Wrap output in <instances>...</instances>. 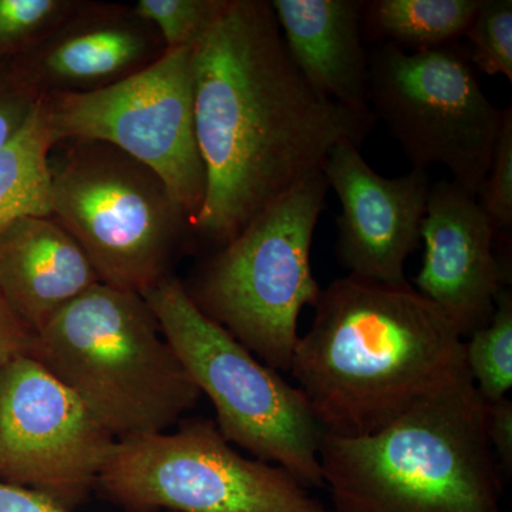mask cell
I'll list each match as a JSON object with an SVG mask.
<instances>
[{
    "mask_svg": "<svg viewBox=\"0 0 512 512\" xmlns=\"http://www.w3.org/2000/svg\"><path fill=\"white\" fill-rule=\"evenodd\" d=\"M191 70L195 136L207 175L192 237L214 251L322 173L339 143L360 147L375 124L313 89L266 0H231L192 47Z\"/></svg>",
    "mask_w": 512,
    "mask_h": 512,
    "instance_id": "obj_1",
    "label": "cell"
},
{
    "mask_svg": "<svg viewBox=\"0 0 512 512\" xmlns=\"http://www.w3.org/2000/svg\"><path fill=\"white\" fill-rule=\"evenodd\" d=\"M313 308L289 372L325 433H375L466 369L456 326L412 285L348 275Z\"/></svg>",
    "mask_w": 512,
    "mask_h": 512,
    "instance_id": "obj_2",
    "label": "cell"
},
{
    "mask_svg": "<svg viewBox=\"0 0 512 512\" xmlns=\"http://www.w3.org/2000/svg\"><path fill=\"white\" fill-rule=\"evenodd\" d=\"M467 367L366 436L323 434L332 512H503V476Z\"/></svg>",
    "mask_w": 512,
    "mask_h": 512,
    "instance_id": "obj_3",
    "label": "cell"
},
{
    "mask_svg": "<svg viewBox=\"0 0 512 512\" xmlns=\"http://www.w3.org/2000/svg\"><path fill=\"white\" fill-rule=\"evenodd\" d=\"M30 356L116 440L164 433L202 396L146 299L101 282L37 333Z\"/></svg>",
    "mask_w": 512,
    "mask_h": 512,
    "instance_id": "obj_4",
    "label": "cell"
},
{
    "mask_svg": "<svg viewBox=\"0 0 512 512\" xmlns=\"http://www.w3.org/2000/svg\"><path fill=\"white\" fill-rule=\"evenodd\" d=\"M328 190L322 173L296 185L184 284L201 312L275 370L289 372L299 315L322 292L311 248Z\"/></svg>",
    "mask_w": 512,
    "mask_h": 512,
    "instance_id": "obj_5",
    "label": "cell"
},
{
    "mask_svg": "<svg viewBox=\"0 0 512 512\" xmlns=\"http://www.w3.org/2000/svg\"><path fill=\"white\" fill-rule=\"evenodd\" d=\"M50 158L52 217L80 245L101 284L143 296L192 241L191 218L147 165L101 141L59 144ZM57 147V146H56Z\"/></svg>",
    "mask_w": 512,
    "mask_h": 512,
    "instance_id": "obj_6",
    "label": "cell"
},
{
    "mask_svg": "<svg viewBox=\"0 0 512 512\" xmlns=\"http://www.w3.org/2000/svg\"><path fill=\"white\" fill-rule=\"evenodd\" d=\"M165 339L217 413L218 430L305 487H323V434L305 394L200 311L180 279L167 276L144 293Z\"/></svg>",
    "mask_w": 512,
    "mask_h": 512,
    "instance_id": "obj_7",
    "label": "cell"
},
{
    "mask_svg": "<svg viewBox=\"0 0 512 512\" xmlns=\"http://www.w3.org/2000/svg\"><path fill=\"white\" fill-rule=\"evenodd\" d=\"M97 488L126 512H332L284 468L239 454L207 419L117 440Z\"/></svg>",
    "mask_w": 512,
    "mask_h": 512,
    "instance_id": "obj_8",
    "label": "cell"
},
{
    "mask_svg": "<svg viewBox=\"0 0 512 512\" xmlns=\"http://www.w3.org/2000/svg\"><path fill=\"white\" fill-rule=\"evenodd\" d=\"M367 99L413 168L443 165L451 183L476 197L504 110L484 93L463 47L412 53L382 43L369 53Z\"/></svg>",
    "mask_w": 512,
    "mask_h": 512,
    "instance_id": "obj_9",
    "label": "cell"
},
{
    "mask_svg": "<svg viewBox=\"0 0 512 512\" xmlns=\"http://www.w3.org/2000/svg\"><path fill=\"white\" fill-rule=\"evenodd\" d=\"M191 50L158 62L109 89L43 97L53 144L101 141L147 165L194 222L207 175L194 123Z\"/></svg>",
    "mask_w": 512,
    "mask_h": 512,
    "instance_id": "obj_10",
    "label": "cell"
},
{
    "mask_svg": "<svg viewBox=\"0 0 512 512\" xmlns=\"http://www.w3.org/2000/svg\"><path fill=\"white\" fill-rule=\"evenodd\" d=\"M117 440L42 363L0 370V481L74 511L87 503Z\"/></svg>",
    "mask_w": 512,
    "mask_h": 512,
    "instance_id": "obj_11",
    "label": "cell"
},
{
    "mask_svg": "<svg viewBox=\"0 0 512 512\" xmlns=\"http://www.w3.org/2000/svg\"><path fill=\"white\" fill-rule=\"evenodd\" d=\"M322 174L342 205L336 251L349 275L387 286L410 285L404 265L421 241L431 188L427 171L412 168L400 177H383L366 163L357 144L342 141Z\"/></svg>",
    "mask_w": 512,
    "mask_h": 512,
    "instance_id": "obj_12",
    "label": "cell"
},
{
    "mask_svg": "<svg viewBox=\"0 0 512 512\" xmlns=\"http://www.w3.org/2000/svg\"><path fill=\"white\" fill-rule=\"evenodd\" d=\"M423 266L416 291L456 326L461 338L490 323L511 286V268L495 251L497 235L476 200L450 180L431 184L421 222Z\"/></svg>",
    "mask_w": 512,
    "mask_h": 512,
    "instance_id": "obj_13",
    "label": "cell"
},
{
    "mask_svg": "<svg viewBox=\"0 0 512 512\" xmlns=\"http://www.w3.org/2000/svg\"><path fill=\"white\" fill-rule=\"evenodd\" d=\"M164 55L157 30L133 5L82 0L43 42L10 62L43 99L109 89Z\"/></svg>",
    "mask_w": 512,
    "mask_h": 512,
    "instance_id": "obj_14",
    "label": "cell"
},
{
    "mask_svg": "<svg viewBox=\"0 0 512 512\" xmlns=\"http://www.w3.org/2000/svg\"><path fill=\"white\" fill-rule=\"evenodd\" d=\"M289 56L316 92L365 119L369 53L363 0H272Z\"/></svg>",
    "mask_w": 512,
    "mask_h": 512,
    "instance_id": "obj_15",
    "label": "cell"
},
{
    "mask_svg": "<svg viewBox=\"0 0 512 512\" xmlns=\"http://www.w3.org/2000/svg\"><path fill=\"white\" fill-rule=\"evenodd\" d=\"M100 279L83 249L53 217H26L0 235V292L33 333Z\"/></svg>",
    "mask_w": 512,
    "mask_h": 512,
    "instance_id": "obj_16",
    "label": "cell"
},
{
    "mask_svg": "<svg viewBox=\"0 0 512 512\" xmlns=\"http://www.w3.org/2000/svg\"><path fill=\"white\" fill-rule=\"evenodd\" d=\"M481 0H367L363 37L407 52L456 45L466 35Z\"/></svg>",
    "mask_w": 512,
    "mask_h": 512,
    "instance_id": "obj_17",
    "label": "cell"
},
{
    "mask_svg": "<svg viewBox=\"0 0 512 512\" xmlns=\"http://www.w3.org/2000/svg\"><path fill=\"white\" fill-rule=\"evenodd\" d=\"M55 144L40 99L22 130L0 148V235L26 217H52Z\"/></svg>",
    "mask_w": 512,
    "mask_h": 512,
    "instance_id": "obj_18",
    "label": "cell"
},
{
    "mask_svg": "<svg viewBox=\"0 0 512 512\" xmlns=\"http://www.w3.org/2000/svg\"><path fill=\"white\" fill-rule=\"evenodd\" d=\"M464 363L485 403L507 397L512 387V292L507 286L495 301L490 323L464 343Z\"/></svg>",
    "mask_w": 512,
    "mask_h": 512,
    "instance_id": "obj_19",
    "label": "cell"
},
{
    "mask_svg": "<svg viewBox=\"0 0 512 512\" xmlns=\"http://www.w3.org/2000/svg\"><path fill=\"white\" fill-rule=\"evenodd\" d=\"M231 0H137L134 12L157 30L165 53L190 50L221 19Z\"/></svg>",
    "mask_w": 512,
    "mask_h": 512,
    "instance_id": "obj_20",
    "label": "cell"
},
{
    "mask_svg": "<svg viewBox=\"0 0 512 512\" xmlns=\"http://www.w3.org/2000/svg\"><path fill=\"white\" fill-rule=\"evenodd\" d=\"M82 0H0V60L39 45Z\"/></svg>",
    "mask_w": 512,
    "mask_h": 512,
    "instance_id": "obj_21",
    "label": "cell"
},
{
    "mask_svg": "<svg viewBox=\"0 0 512 512\" xmlns=\"http://www.w3.org/2000/svg\"><path fill=\"white\" fill-rule=\"evenodd\" d=\"M463 47L468 62L488 76H504L512 82V2L481 0Z\"/></svg>",
    "mask_w": 512,
    "mask_h": 512,
    "instance_id": "obj_22",
    "label": "cell"
},
{
    "mask_svg": "<svg viewBox=\"0 0 512 512\" xmlns=\"http://www.w3.org/2000/svg\"><path fill=\"white\" fill-rule=\"evenodd\" d=\"M497 239L511 242L512 232V109H504L493 156L476 195Z\"/></svg>",
    "mask_w": 512,
    "mask_h": 512,
    "instance_id": "obj_23",
    "label": "cell"
},
{
    "mask_svg": "<svg viewBox=\"0 0 512 512\" xmlns=\"http://www.w3.org/2000/svg\"><path fill=\"white\" fill-rule=\"evenodd\" d=\"M39 97L20 79L10 60H0V148L22 130Z\"/></svg>",
    "mask_w": 512,
    "mask_h": 512,
    "instance_id": "obj_24",
    "label": "cell"
},
{
    "mask_svg": "<svg viewBox=\"0 0 512 512\" xmlns=\"http://www.w3.org/2000/svg\"><path fill=\"white\" fill-rule=\"evenodd\" d=\"M485 423L495 460L501 473L510 476L512 470V402L508 397L495 403H485Z\"/></svg>",
    "mask_w": 512,
    "mask_h": 512,
    "instance_id": "obj_25",
    "label": "cell"
},
{
    "mask_svg": "<svg viewBox=\"0 0 512 512\" xmlns=\"http://www.w3.org/2000/svg\"><path fill=\"white\" fill-rule=\"evenodd\" d=\"M35 338L0 292V370L16 357L32 355Z\"/></svg>",
    "mask_w": 512,
    "mask_h": 512,
    "instance_id": "obj_26",
    "label": "cell"
},
{
    "mask_svg": "<svg viewBox=\"0 0 512 512\" xmlns=\"http://www.w3.org/2000/svg\"><path fill=\"white\" fill-rule=\"evenodd\" d=\"M0 512H73L45 495L0 481Z\"/></svg>",
    "mask_w": 512,
    "mask_h": 512,
    "instance_id": "obj_27",
    "label": "cell"
}]
</instances>
